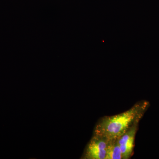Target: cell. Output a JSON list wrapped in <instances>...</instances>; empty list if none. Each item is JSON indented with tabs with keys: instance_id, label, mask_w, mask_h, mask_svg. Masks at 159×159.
Here are the masks:
<instances>
[{
	"instance_id": "obj_2",
	"label": "cell",
	"mask_w": 159,
	"mask_h": 159,
	"mask_svg": "<svg viewBox=\"0 0 159 159\" xmlns=\"http://www.w3.org/2000/svg\"><path fill=\"white\" fill-rule=\"evenodd\" d=\"M109 141L104 137L94 134L87 146L84 158L105 159Z\"/></svg>"
},
{
	"instance_id": "obj_1",
	"label": "cell",
	"mask_w": 159,
	"mask_h": 159,
	"mask_svg": "<svg viewBox=\"0 0 159 159\" xmlns=\"http://www.w3.org/2000/svg\"><path fill=\"white\" fill-rule=\"evenodd\" d=\"M148 105L147 101H140L122 113L102 117L95 126L94 134L108 140L119 139L134 125H139Z\"/></svg>"
},
{
	"instance_id": "obj_4",
	"label": "cell",
	"mask_w": 159,
	"mask_h": 159,
	"mask_svg": "<svg viewBox=\"0 0 159 159\" xmlns=\"http://www.w3.org/2000/svg\"><path fill=\"white\" fill-rule=\"evenodd\" d=\"M105 159H122V154L118 139L110 140Z\"/></svg>"
},
{
	"instance_id": "obj_3",
	"label": "cell",
	"mask_w": 159,
	"mask_h": 159,
	"mask_svg": "<svg viewBox=\"0 0 159 159\" xmlns=\"http://www.w3.org/2000/svg\"><path fill=\"white\" fill-rule=\"evenodd\" d=\"M138 125H134L118 139L119 146L122 151V159H129L132 156Z\"/></svg>"
}]
</instances>
